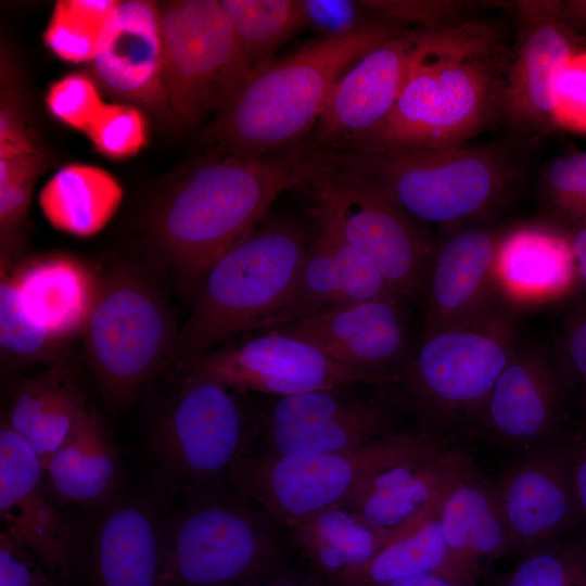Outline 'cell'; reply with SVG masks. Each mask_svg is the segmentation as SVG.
I'll return each mask as SVG.
<instances>
[{"label":"cell","mask_w":586,"mask_h":586,"mask_svg":"<svg viewBox=\"0 0 586 586\" xmlns=\"http://www.w3.org/2000/svg\"><path fill=\"white\" fill-rule=\"evenodd\" d=\"M384 190L421 225L445 230L484 219L512 194L522 167L501 143L438 149L310 151Z\"/></svg>","instance_id":"cell-4"},{"label":"cell","mask_w":586,"mask_h":586,"mask_svg":"<svg viewBox=\"0 0 586 586\" xmlns=\"http://www.w3.org/2000/svg\"><path fill=\"white\" fill-rule=\"evenodd\" d=\"M402 296L373 298L268 329L305 341L333 360L397 383L409 356Z\"/></svg>","instance_id":"cell-22"},{"label":"cell","mask_w":586,"mask_h":586,"mask_svg":"<svg viewBox=\"0 0 586 586\" xmlns=\"http://www.w3.org/2000/svg\"><path fill=\"white\" fill-rule=\"evenodd\" d=\"M495 285L498 302L513 311L574 292L577 282L570 233L549 224L506 230L496 258Z\"/></svg>","instance_id":"cell-26"},{"label":"cell","mask_w":586,"mask_h":586,"mask_svg":"<svg viewBox=\"0 0 586 586\" xmlns=\"http://www.w3.org/2000/svg\"><path fill=\"white\" fill-rule=\"evenodd\" d=\"M43 469L52 495L62 504L97 509L122 491L119 450L103 420L91 409Z\"/></svg>","instance_id":"cell-29"},{"label":"cell","mask_w":586,"mask_h":586,"mask_svg":"<svg viewBox=\"0 0 586 586\" xmlns=\"http://www.w3.org/2000/svg\"><path fill=\"white\" fill-rule=\"evenodd\" d=\"M186 370L150 435V451L161 473L183 494L230 485L253 441L257 418L235 392Z\"/></svg>","instance_id":"cell-10"},{"label":"cell","mask_w":586,"mask_h":586,"mask_svg":"<svg viewBox=\"0 0 586 586\" xmlns=\"http://www.w3.org/2000/svg\"><path fill=\"white\" fill-rule=\"evenodd\" d=\"M38 456L2 420L0 514L5 530L34 552L60 586L71 582L80 539L56 507Z\"/></svg>","instance_id":"cell-19"},{"label":"cell","mask_w":586,"mask_h":586,"mask_svg":"<svg viewBox=\"0 0 586 586\" xmlns=\"http://www.w3.org/2000/svg\"><path fill=\"white\" fill-rule=\"evenodd\" d=\"M447 555L443 574L460 586H477L511 543L493 484L477 470L460 480L437 509Z\"/></svg>","instance_id":"cell-27"},{"label":"cell","mask_w":586,"mask_h":586,"mask_svg":"<svg viewBox=\"0 0 586 586\" xmlns=\"http://www.w3.org/2000/svg\"><path fill=\"white\" fill-rule=\"evenodd\" d=\"M37 150L20 116L12 107L2 106L0 111V158Z\"/></svg>","instance_id":"cell-48"},{"label":"cell","mask_w":586,"mask_h":586,"mask_svg":"<svg viewBox=\"0 0 586 586\" xmlns=\"http://www.w3.org/2000/svg\"><path fill=\"white\" fill-rule=\"evenodd\" d=\"M0 586H60L46 565L5 528L0 533Z\"/></svg>","instance_id":"cell-42"},{"label":"cell","mask_w":586,"mask_h":586,"mask_svg":"<svg viewBox=\"0 0 586 586\" xmlns=\"http://www.w3.org/2000/svg\"><path fill=\"white\" fill-rule=\"evenodd\" d=\"M499 39L494 24L479 20L436 29L388 116L349 146L406 150L469 143L501 117L507 54Z\"/></svg>","instance_id":"cell-1"},{"label":"cell","mask_w":586,"mask_h":586,"mask_svg":"<svg viewBox=\"0 0 586 586\" xmlns=\"http://www.w3.org/2000/svg\"><path fill=\"white\" fill-rule=\"evenodd\" d=\"M584 226H586V195L568 215L561 228L571 232Z\"/></svg>","instance_id":"cell-53"},{"label":"cell","mask_w":586,"mask_h":586,"mask_svg":"<svg viewBox=\"0 0 586 586\" xmlns=\"http://www.w3.org/2000/svg\"><path fill=\"white\" fill-rule=\"evenodd\" d=\"M89 65L90 76L111 95L139 109L171 113L164 87L163 42L155 2L118 1Z\"/></svg>","instance_id":"cell-24"},{"label":"cell","mask_w":586,"mask_h":586,"mask_svg":"<svg viewBox=\"0 0 586 586\" xmlns=\"http://www.w3.org/2000/svg\"><path fill=\"white\" fill-rule=\"evenodd\" d=\"M158 13L166 98L192 128L225 106L252 66L219 0L167 1Z\"/></svg>","instance_id":"cell-12"},{"label":"cell","mask_w":586,"mask_h":586,"mask_svg":"<svg viewBox=\"0 0 586 586\" xmlns=\"http://www.w3.org/2000/svg\"><path fill=\"white\" fill-rule=\"evenodd\" d=\"M283 531L224 486L184 494L169 523V586H250L284 555Z\"/></svg>","instance_id":"cell-8"},{"label":"cell","mask_w":586,"mask_h":586,"mask_svg":"<svg viewBox=\"0 0 586 586\" xmlns=\"http://www.w3.org/2000/svg\"><path fill=\"white\" fill-rule=\"evenodd\" d=\"M88 410L78 384L65 370L55 368L12 388L3 421L44 467Z\"/></svg>","instance_id":"cell-30"},{"label":"cell","mask_w":586,"mask_h":586,"mask_svg":"<svg viewBox=\"0 0 586 586\" xmlns=\"http://www.w3.org/2000/svg\"><path fill=\"white\" fill-rule=\"evenodd\" d=\"M559 365L566 382L577 387L586 412V307L573 314L565 324Z\"/></svg>","instance_id":"cell-44"},{"label":"cell","mask_w":586,"mask_h":586,"mask_svg":"<svg viewBox=\"0 0 586 586\" xmlns=\"http://www.w3.org/2000/svg\"><path fill=\"white\" fill-rule=\"evenodd\" d=\"M294 189L315 224L364 255L404 298L423 301L435 241L384 190L309 151Z\"/></svg>","instance_id":"cell-7"},{"label":"cell","mask_w":586,"mask_h":586,"mask_svg":"<svg viewBox=\"0 0 586 586\" xmlns=\"http://www.w3.org/2000/svg\"><path fill=\"white\" fill-rule=\"evenodd\" d=\"M558 125L586 128V58L574 56L561 72L556 86Z\"/></svg>","instance_id":"cell-43"},{"label":"cell","mask_w":586,"mask_h":586,"mask_svg":"<svg viewBox=\"0 0 586 586\" xmlns=\"http://www.w3.org/2000/svg\"><path fill=\"white\" fill-rule=\"evenodd\" d=\"M521 341L514 311L500 303L466 323L422 333L397 381L420 430L469 432Z\"/></svg>","instance_id":"cell-6"},{"label":"cell","mask_w":586,"mask_h":586,"mask_svg":"<svg viewBox=\"0 0 586 586\" xmlns=\"http://www.w3.org/2000/svg\"><path fill=\"white\" fill-rule=\"evenodd\" d=\"M392 296L402 295L364 255L315 224L289 296L256 331L296 322L357 302Z\"/></svg>","instance_id":"cell-25"},{"label":"cell","mask_w":586,"mask_h":586,"mask_svg":"<svg viewBox=\"0 0 586 586\" xmlns=\"http://www.w3.org/2000/svg\"><path fill=\"white\" fill-rule=\"evenodd\" d=\"M88 537L91 586H169L171 511L120 491L95 509Z\"/></svg>","instance_id":"cell-18"},{"label":"cell","mask_w":586,"mask_h":586,"mask_svg":"<svg viewBox=\"0 0 586 586\" xmlns=\"http://www.w3.org/2000/svg\"><path fill=\"white\" fill-rule=\"evenodd\" d=\"M560 16L574 35L586 33V0L561 1Z\"/></svg>","instance_id":"cell-51"},{"label":"cell","mask_w":586,"mask_h":586,"mask_svg":"<svg viewBox=\"0 0 586 586\" xmlns=\"http://www.w3.org/2000/svg\"><path fill=\"white\" fill-rule=\"evenodd\" d=\"M43 158L39 150L0 158V187L23 179H36L42 169Z\"/></svg>","instance_id":"cell-49"},{"label":"cell","mask_w":586,"mask_h":586,"mask_svg":"<svg viewBox=\"0 0 586 586\" xmlns=\"http://www.w3.org/2000/svg\"><path fill=\"white\" fill-rule=\"evenodd\" d=\"M309 237L286 218H265L203 276L178 331L174 358L188 365L237 334L256 331L284 303Z\"/></svg>","instance_id":"cell-5"},{"label":"cell","mask_w":586,"mask_h":586,"mask_svg":"<svg viewBox=\"0 0 586 586\" xmlns=\"http://www.w3.org/2000/svg\"><path fill=\"white\" fill-rule=\"evenodd\" d=\"M303 4L307 24L323 30L324 36L347 33L367 24L358 22L356 2L307 0Z\"/></svg>","instance_id":"cell-45"},{"label":"cell","mask_w":586,"mask_h":586,"mask_svg":"<svg viewBox=\"0 0 586 586\" xmlns=\"http://www.w3.org/2000/svg\"><path fill=\"white\" fill-rule=\"evenodd\" d=\"M434 29H404L359 58L333 86L307 137L308 151L349 146L373 132L393 110Z\"/></svg>","instance_id":"cell-15"},{"label":"cell","mask_w":586,"mask_h":586,"mask_svg":"<svg viewBox=\"0 0 586 586\" xmlns=\"http://www.w3.org/2000/svg\"><path fill=\"white\" fill-rule=\"evenodd\" d=\"M284 531L319 570L335 578L366 563L394 539L370 527L342 506L310 514Z\"/></svg>","instance_id":"cell-32"},{"label":"cell","mask_w":586,"mask_h":586,"mask_svg":"<svg viewBox=\"0 0 586 586\" xmlns=\"http://www.w3.org/2000/svg\"><path fill=\"white\" fill-rule=\"evenodd\" d=\"M307 153L300 145L262 156L209 153L156 205L152 239L187 286L198 289L224 253L253 231L275 200L300 182Z\"/></svg>","instance_id":"cell-2"},{"label":"cell","mask_w":586,"mask_h":586,"mask_svg":"<svg viewBox=\"0 0 586 586\" xmlns=\"http://www.w3.org/2000/svg\"><path fill=\"white\" fill-rule=\"evenodd\" d=\"M235 393L275 397L349 387L386 385L378 375L344 366L314 345L276 330H264L233 345L218 347L186 365Z\"/></svg>","instance_id":"cell-13"},{"label":"cell","mask_w":586,"mask_h":586,"mask_svg":"<svg viewBox=\"0 0 586 586\" xmlns=\"http://www.w3.org/2000/svg\"><path fill=\"white\" fill-rule=\"evenodd\" d=\"M566 444L575 502L581 526L586 531V412Z\"/></svg>","instance_id":"cell-47"},{"label":"cell","mask_w":586,"mask_h":586,"mask_svg":"<svg viewBox=\"0 0 586 586\" xmlns=\"http://www.w3.org/2000/svg\"><path fill=\"white\" fill-rule=\"evenodd\" d=\"M404 29L372 21L253 68L209 125L211 153L262 157L300 144L344 72Z\"/></svg>","instance_id":"cell-3"},{"label":"cell","mask_w":586,"mask_h":586,"mask_svg":"<svg viewBox=\"0 0 586 586\" xmlns=\"http://www.w3.org/2000/svg\"><path fill=\"white\" fill-rule=\"evenodd\" d=\"M475 471L468 450L443 437L423 454L374 474L340 506L396 538L435 515L446 494Z\"/></svg>","instance_id":"cell-20"},{"label":"cell","mask_w":586,"mask_h":586,"mask_svg":"<svg viewBox=\"0 0 586 586\" xmlns=\"http://www.w3.org/2000/svg\"><path fill=\"white\" fill-rule=\"evenodd\" d=\"M542 191L555 225L561 228L568 215L586 195V151L553 158L546 169Z\"/></svg>","instance_id":"cell-41"},{"label":"cell","mask_w":586,"mask_h":586,"mask_svg":"<svg viewBox=\"0 0 586 586\" xmlns=\"http://www.w3.org/2000/svg\"><path fill=\"white\" fill-rule=\"evenodd\" d=\"M493 487L511 553L521 557L581 527L566 441L521 455Z\"/></svg>","instance_id":"cell-21"},{"label":"cell","mask_w":586,"mask_h":586,"mask_svg":"<svg viewBox=\"0 0 586 586\" xmlns=\"http://www.w3.org/2000/svg\"><path fill=\"white\" fill-rule=\"evenodd\" d=\"M46 104L58 120L86 132L105 102L90 75L71 73L49 86Z\"/></svg>","instance_id":"cell-39"},{"label":"cell","mask_w":586,"mask_h":586,"mask_svg":"<svg viewBox=\"0 0 586 586\" xmlns=\"http://www.w3.org/2000/svg\"><path fill=\"white\" fill-rule=\"evenodd\" d=\"M560 2L514 4L519 29L506 59L501 117L519 130L545 132L558 126L556 86L575 56V35L560 16Z\"/></svg>","instance_id":"cell-16"},{"label":"cell","mask_w":586,"mask_h":586,"mask_svg":"<svg viewBox=\"0 0 586 586\" xmlns=\"http://www.w3.org/2000/svg\"><path fill=\"white\" fill-rule=\"evenodd\" d=\"M345 390L275 397L256 418L251 445L257 443L258 447L246 453L279 456L340 451L395 434L382 402Z\"/></svg>","instance_id":"cell-14"},{"label":"cell","mask_w":586,"mask_h":586,"mask_svg":"<svg viewBox=\"0 0 586 586\" xmlns=\"http://www.w3.org/2000/svg\"><path fill=\"white\" fill-rule=\"evenodd\" d=\"M82 333L98 385L116 404L129 403L174 355L178 335L158 292L127 271L100 280Z\"/></svg>","instance_id":"cell-11"},{"label":"cell","mask_w":586,"mask_h":586,"mask_svg":"<svg viewBox=\"0 0 586 586\" xmlns=\"http://www.w3.org/2000/svg\"><path fill=\"white\" fill-rule=\"evenodd\" d=\"M385 586H460L441 572L421 573L388 583Z\"/></svg>","instance_id":"cell-52"},{"label":"cell","mask_w":586,"mask_h":586,"mask_svg":"<svg viewBox=\"0 0 586 586\" xmlns=\"http://www.w3.org/2000/svg\"><path fill=\"white\" fill-rule=\"evenodd\" d=\"M443 437L420 430L340 451L279 456L245 453L231 474L230 486L284 530L310 514L340 506L374 474L423 454Z\"/></svg>","instance_id":"cell-9"},{"label":"cell","mask_w":586,"mask_h":586,"mask_svg":"<svg viewBox=\"0 0 586 586\" xmlns=\"http://www.w3.org/2000/svg\"><path fill=\"white\" fill-rule=\"evenodd\" d=\"M30 317L58 344L82 332L100 280L82 262L49 255L23 263L10 272Z\"/></svg>","instance_id":"cell-28"},{"label":"cell","mask_w":586,"mask_h":586,"mask_svg":"<svg viewBox=\"0 0 586 586\" xmlns=\"http://www.w3.org/2000/svg\"><path fill=\"white\" fill-rule=\"evenodd\" d=\"M0 284V344L4 353L21 361L49 357L60 345L25 309L18 288L2 267Z\"/></svg>","instance_id":"cell-37"},{"label":"cell","mask_w":586,"mask_h":586,"mask_svg":"<svg viewBox=\"0 0 586 586\" xmlns=\"http://www.w3.org/2000/svg\"><path fill=\"white\" fill-rule=\"evenodd\" d=\"M252 69L272 60L276 50L307 26L300 0H219Z\"/></svg>","instance_id":"cell-34"},{"label":"cell","mask_w":586,"mask_h":586,"mask_svg":"<svg viewBox=\"0 0 586 586\" xmlns=\"http://www.w3.org/2000/svg\"><path fill=\"white\" fill-rule=\"evenodd\" d=\"M86 133L99 153L112 160H125L145 145L148 124L135 105L105 103Z\"/></svg>","instance_id":"cell-38"},{"label":"cell","mask_w":586,"mask_h":586,"mask_svg":"<svg viewBox=\"0 0 586 586\" xmlns=\"http://www.w3.org/2000/svg\"><path fill=\"white\" fill-rule=\"evenodd\" d=\"M34 178L23 179L0 187V226L1 238L5 239L23 221L31 198Z\"/></svg>","instance_id":"cell-46"},{"label":"cell","mask_w":586,"mask_h":586,"mask_svg":"<svg viewBox=\"0 0 586 586\" xmlns=\"http://www.w3.org/2000/svg\"><path fill=\"white\" fill-rule=\"evenodd\" d=\"M123 188L103 168L68 164L42 187L39 207L55 229L80 238L103 230L120 205Z\"/></svg>","instance_id":"cell-31"},{"label":"cell","mask_w":586,"mask_h":586,"mask_svg":"<svg viewBox=\"0 0 586 586\" xmlns=\"http://www.w3.org/2000/svg\"><path fill=\"white\" fill-rule=\"evenodd\" d=\"M505 231L474 221L447 229L435 241L422 333L466 323L499 304L495 267Z\"/></svg>","instance_id":"cell-23"},{"label":"cell","mask_w":586,"mask_h":586,"mask_svg":"<svg viewBox=\"0 0 586 586\" xmlns=\"http://www.w3.org/2000/svg\"><path fill=\"white\" fill-rule=\"evenodd\" d=\"M498 586H586V531L581 526L522 555Z\"/></svg>","instance_id":"cell-36"},{"label":"cell","mask_w":586,"mask_h":586,"mask_svg":"<svg viewBox=\"0 0 586 586\" xmlns=\"http://www.w3.org/2000/svg\"><path fill=\"white\" fill-rule=\"evenodd\" d=\"M267 586H310V585H307L304 582L281 581V582H275L273 584H269Z\"/></svg>","instance_id":"cell-54"},{"label":"cell","mask_w":586,"mask_h":586,"mask_svg":"<svg viewBox=\"0 0 586 586\" xmlns=\"http://www.w3.org/2000/svg\"><path fill=\"white\" fill-rule=\"evenodd\" d=\"M566 380L537 344H519L469 432L520 456L555 444Z\"/></svg>","instance_id":"cell-17"},{"label":"cell","mask_w":586,"mask_h":586,"mask_svg":"<svg viewBox=\"0 0 586 586\" xmlns=\"http://www.w3.org/2000/svg\"><path fill=\"white\" fill-rule=\"evenodd\" d=\"M446 544L437 513L416 528L394 538L369 561L341 574L344 586H385L407 576L441 572Z\"/></svg>","instance_id":"cell-33"},{"label":"cell","mask_w":586,"mask_h":586,"mask_svg":"<svg viewBox=\"0 0 586 586\" xmlns=\"http://www.w3.org/2000/svg\"><path fill=\"white\" fill-rule=\"evenodd\" d=\"M569 233L575 263L576 289H582L586 292V226Z\"/></svg>","instance_id":"cell-50"},{"label":"cell","mask_w":586,"mask_h":586,"mask_svg":"<svg viewBox=\"0 0 586 586\" xmlns=\"http://www.w3.org/2000/svg\"><path fill=\"white\" fill-rule=\"evenodd\" d=\"M369 10L390 23L416 29H440L463 22L471 2L458 0H390L361 1ZM404 28V27H403Z\"/></svg>","instance_id":"cell-40"},{"label":"cell","mask_w":586,"mask_h":586,"mask_svg":"<svg viewBox=\"0 0 586 586\" xmlns=\"http://www.w3.org/2000/svg\"><path fill=\"white\" fill-rule=\"evenodd\" d=\"M118 1L59 0L43 31V41L58 58L90 63L102 31Z\"/></svg>","instance_id":"cell-35"}]
</instances>
